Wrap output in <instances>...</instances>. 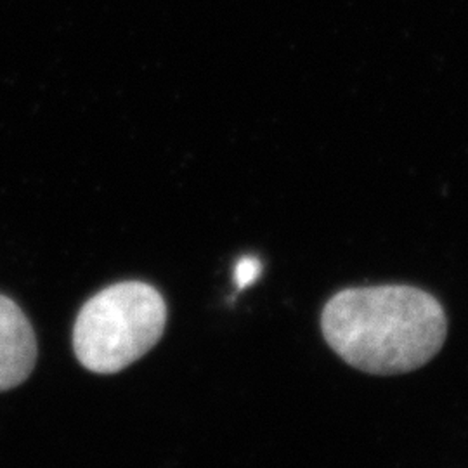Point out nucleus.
Returning <instances> with one entry per match:
<instances>
[{"label":"nucleus","instance_id":"1","mask_svg":"<svg viewBox=\"0 0 468 468\" xmlns=\"http://www.w3.org/2000/svg\"><path fill=\"white\" fill-rule=\"evenodd\" d=\"M321 330L352 368L401 375L441 351L448 319L434 295L406 284L346 288L323 309Z\"/></svg>","mask_w":468,"mask_h":468},{"label":"nucleus","instance_id":"2","mask_svg":"<svg viewBox=\"0 0 468 468\" xmlns=\"http://www.w3.org/2000/svg\"><path fill=\"white\" fill-rule=\"evenodd\" d=\"M167 324V305L141 282L112 284L85 302L73 326V349L84 368L112 375L151 351Z\"/></svg>","mask_w":468,"mask_h":468},{"label":"nucleus","instance_id":"3","mask_svg":"<svg viewBox=\"0 0 468 468\" xmlns=\"http://www.w3.org/2000/svg\"><path fill=\"white\" fill-rule=\"evenodd\" d=\"M37 363L32 323L15 301L0 293V392L23 384Z\"/></svg>","mask_w":468,"mask_h":468},{"label":"nucleus","instance_id":"4","mask_svg":"<svg viewBox=\"0 0 468 468\" xmlns=\"http://www.w3.org/2000/svg\"><path fill=\"white\" fill-rule=\"evenodd\" d=\"M261 271H262V264L257 257H243L241 261H238L234 268V283L239 290H243L259 278Z\"/></svg>","mask_w":468,"mask_h":468}]
</instances>
